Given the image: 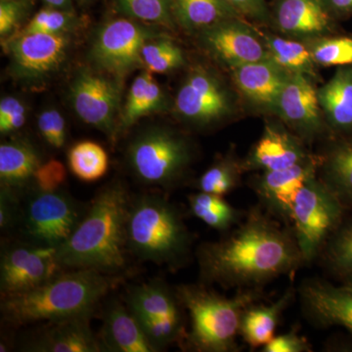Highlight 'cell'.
Wrapping results in <instances>:
<instances>
[{
  "label": "cell",
  "mask_w": 352,
  "mask_h": 352,
  "mask_svg": "<svg viewBox=\"0 0 352 352\" xmlns=\"http://www.w3.org/2000/svg\"><path fill=\"white\" fill-rule=\"evenodd\" d=\"M198 261L205 283L241 289L293 274L307 263L295 234L258 208L223 239L201 245Z\"/></svg>",
  "instance_id": "cell-1"
},
{
  "label": "cell",
  "mask_w": 352,
  "mask_h": 352,
  "mask_svg": "<svg viewBox=\"0 0 352 352\" xmlns=\"http://www.w3.org/2000/svg\"><path fill=\"white\" fill-rule=\"evenodd\" d=\"M131 199L126 187L113 182L94 197L80 224L57 249L63 270H89L113 275L126 267V224Z\"/></svg>",
  "instance_id": "cell-2"
},
{
  "label": "cell",
  "mask_w": 352,
  "mask_h": 352,
  "mask_svg": "<svg viewBox=\"0 0 352 352\" xmlns=\"http://www.w3.org/2000/svg\"><path fill=\"white\" fill-rule=\"evenodd\" d=\"M117 284L113 275L89 270H62L36 288L2 296V320L13 327L92 315Z\"/></svg>",
  "instance_id": "cell-3"
},
{
  "label": "cell",
  "mask_w": 352,
  "mask_h": 352,
  "mask_svg": "<svg viewBox=\"0 0 352 352\" xmlns=\"http://www.w3.org/2000/svg\"><path fill=\"white\" fill-rule=\"evenodd\" d=\"M126 243L141 261L176 266L188 256L191 235L173 204L157 194H143L131 200Z\"/></svg>",
  "instance_id": "cell-4"
},
{
  "label": "cell",
  "mask_w": 352,
  "mask_h": 352,
  "mask_svg": "<svg viewBox=\"0 0 352 352\" xmlns=\"http://www.w3.org/2000/svg\"><path fill=\"white\" fill-rule=\"evenodd\" d=\"M175 292L189 314L191 329L185 340L192 351H238L241 320L245 310L258 298L256 289H241L233 298L198 285H180Z\"/></svg>",
  "instance_id": "cell-5"
},
{
  "label": "cell",
  "mask_w": 352,
  "mask_h": 352,
  "mask_svg": "<svg viewBox=\"0 0 352 352\" xmlns=\"http://www.w3.org/2000/svg\"><path fill=\"white\" fill-rule=\"evenodd\" d=\"M189 141L178 132L152 126L139 132L126 149V161L139 182L151 188L168 189L182 179L191 164Z\"/></svg>",
  "instance_id": "cell-6"
},
{
  "label": "cell",
  "mask_w": 352,
  "mask_h": 352,
  "mask_svg": "<svg viewBox=\"0 0 352 352\" xmlns=\"http://www.w3.org/2000/svg\"><path fill=\"white\" fill-rule=\"evenodd\" d=\"M342 203L325 183L310 178L292 204L289 222L305 261H312L339 224Z\"/></svg>",
  "instance_id": "cell-7"
},
{
  "label": "cell",
  "mask_w": 352,
  "mask_h": 352,
  "mask_svg": "<svg viewBox=\"0 0 352 352\" xmlns=\"http://www.w3.org/2000/svg\"><path fill=\"white\" fill-rule=\"evenodd\" d=\"M126 303L157 351L186 339L182 302L163 281L153 280L133 287Z\"/></svg>",
  "instance_id": "cell-8"
},
{
  "label": "cell",
  "mask_w": 352,
  "mask_h": 352,
  "mask_svg": "<svg viewBox=\"0 0 352 352\" xmlns=\"http://www.w3.org/2000/svg\"><path fill=\"white\" fill-rule=\"evenodd\" d=\"M160 36L146 23L131 18L108 20L97 30L89 57L99 72L122 80L135 69L144 67L141 51L150 39Z\"/></svg>",
  "instance_id": "cell-9"
},
{
  "label": "cell",
  "mask_w": 352,
  "mask_h": 352,
  "mask_svg": "<svg viewBox=\"0 0 352 352\" xmlns=\"http://www.w3.org/2000/svg\"><path fill=\"white\" fill-rule=\"evenodd\" d=\"M69 34L25 32L6 39L14 78L29 85L43 83L62 68L68 58Z\"/></svg>",
  "instance_id": "cell-10"
},
{
  "label": "cell",
  "mask_w": 352,
  "mask_h": 352,
  "mask_svg": "<svg viewBox=\"0 0 352 352\" xmlns=\"http://www.w3.org/2000/svg\"><path fill=\"white\" fill-rule=\"evenodd\" d=\"M122 80L82 69L69 85V98L78 117L115 140L122 100Z\"/></svg>",
  "instance_id": "cell-11"
},
{
  "label": "cell",
  "mask_w": 352,
  "mask_h": 352,
  "mask_svg": "<svg viewBox=\"0 0 352 352\" xmlns=\"http://www.w3.org/2000/svg\"><path fill=\"white\" fill-rule=\"evenodd\" d=\"M36 192L25 208V232L32 244L58 249L71 237L85 212L60 190Z\"/></svg>",
  "instance_id": "cell-12"
},
{
  "label": "cell",
  "mask_w": 352,
  "mask_h": 352,
  "mask_svg": "<svg viewBox=\"0 0 352 352\" xmlns=\"http://www.w3.org/2000/svg\"><path fill=\"white\" fill-rule=\"evenodd\" d=\"M175 112L185 122L208 126L226 119L232 112L228 90L210 69L195 67L189 72L176 94Z\"/></svg>",
  "instance_id": "cell-13"
},
{
  "label": "cell",
  "mask_w": 352,
  "mask_h": 352,
  "mask_svg": "<svg viewBox=\"0 0 352 352\" xmlns=\"http://www.w3.org/2000/svg\"><path fill=\"white\" fill-rule=\"evenodd\" d=\"M56 254L54 248L36 244L3 248L0 261L1 296L36 288L65 270L58 263Z\"/></svg>",
  "instance_id": "cell-14"
},
{
  "label": "cell",
  "mask_w": 352,
  "mask_h": 352,
  "mask_svg": "<svg viewBox=\"0 0 352 352\" xmlns=\"http://www.w3.org/2000/svg\"><path fill=\"white\" fill-rule=\"evenodd\" d=\"M201 41L210 54L230 68L270 59L265 43L250 28L235 19L201 32Z\"/></svg>",
  "instance_id": "cell-15"
},
{
  "label": "cell",
  "mask_w": 352,
  "mask_h": 352,
  "mask_svg": "<svg viewBox=\"0 0 352 352\" xmlns=\"http://www.w3.org/2000/svg\"><path fill=\"white\" fill-rule=\"evenodd\" d=\"M321 160L310 155L300 163L279 170L264 171L254 189L264 207L278 219L289 221L292 204L298 190L316 176Z\"/></svg>",
  "instance_id": "cell-16"
},
{
  "label": "cell",
  "mask_w": 352,
  "mask_h": 352,
  "mask_svg": "<svg viewBox=\"0 0 352 352\" xmlns=\"http://www.w3.org/2000/svg\"><path fill=\"white\" fill-rule=\"evenodd\" d=\"M320 109L318 91L308 76L289 73L275 107L280 117L302 136L311 138L322 129Z\"/></svg>",
  "instance_id": "cell-17"
},
{
  "label": "cell",
  "mask_w": 352,
  "mask_h": 352,
  "mask_svg": "<svg viewBox=\"0 0 352 352\" xmlns=\"http://www.w3.org/2000/svg\"><path fill=\"white\" fill-rule=\"evenodd\" d=\"M91 315L45 322L34 337L24 344L25 351L100 352V340L90 328Z\"/></svg>",
  "instance_id": "cell-18"
},
{
  "label": "cell",
  "mask_w": 352,
  "mask_h": 352,
  "mask_svg": "<svg viewBox=\"0 0 352 352\" xmlns=\"http://www.w3.org/2000/svg\"><path fill=\"white\" fill-rule=\"evenodd\" d=\"M300 295L312 320L319 325L340 326L352 333V286L309 281L303 285Z\"/></svg>",
  "instance_id": "cell-19"
},
{
  "label": "cell",
  "mask_w": 352,
  "mask_h": 352,
  "mask_svg": "<svg viewBox=\"0 0 352 352\" xmlns=\"http://www.w3.org/2000/svg\"><path fill=\"white\" fill-rule=\"evenodd\" d=\"M234 83L245 98L259 107L275 110L289 76L270 59L234 67Z\"/></svg>",
  "instance_id": "cell-20"
},
{
  "label": "cell",
  "mask_w": 352,
  "mask_h": 352,
  "mask_svg": "<svg viewBox=\"0 0 352 352\" xmlns=\"http://www.w3.org/2000/svg\"><path fill=\"white\" fill-rule=\"evenodd\" d=\"M99 340L104 351L157 352L126 303L118 300L106 307Z\"/></svg>",
  "instance_id": "cell-21"
},
{
  "label": "cell",
  "mask_w": 352,
  "mask_h": 352,
  "mask_svg": "<svg viewBox=\"0 0 352 352\" xmlns=\"http://www.w3.org/2000/svg\"><path fill=\"white\" fill-rule=\"evenodd\" d=\"M309 156L295 136L277 127L266 126L242 166L244 170H279L295 166Z\"/></svg>",
  "instance_id": "cell-22"
},
{
  "label": "cell",
  "mask_w": 352,
  "mask_h": 352,
  "mask_svg": "<svg viewBox=\"0 0 352 352\" xmlns=\"http://www.w3.org/2000/svg\"><path fill=\"white\" fill-rule=\"evenodd\" d=\"M41 155L25 139H12L0 145V182L1 188L16 193L34 180L41 166Z\"/></svg>",
  "instance_id": "cell-23"
},
{
  "label": "cell",
  "mask_w": 352,
  "mask_h": 352,
  "mask_svg": "<svg viewBox=\"0 0 352 352\" xmlns=\"http://www.w3.org/2000/svg\"><path fill=\"white\" fill-rule=\"evenodd\" d=\"M168 106L164 90L150 72H143L132 82L126 103L120 111L118 135L131 129L141 118L164 112Z\"/></svg>",
  "instance_id": "cell-24"
},
{
  "label": "cell",
  "mask_w": 352,
  "mask_h": 352,
  "mask_svg": "<svg viewBox=\"0 0 352 352\" xmlns=\"http://www.w3.org/2000/svg\"><path fill=\"white\" fill-rule=\"evenodd\" d=\"M276 18L281 31L296 36H317L330 25V17L320 0H283Z\"/></svg>",
  "instance_id": "cell-25"
},
{
  "label": "cell",
  "mask_w": 352,
  "mask_h": 352,
  "mask_svg": "<svg viewBox=\"0 0 352 352\" xmlns=\"http://www.w3.org/2000/svg\"><path fill=\"white\" fill-rule=\"evenodd\" d=\"M294 291L289 289L279 300L270 305H250L243 314L240 335L250 346L264 347L275 337L278 321L293 300Z\"/></svg>",
  "instance_id": "cell-26"
},
{
  "label": "cell",
  "mask_w": 352,
  "mask_h": 352,
  "mask_svg": "<svg viewBox=\"0 0 352 352\" xmlns=\"http://www.w3.org/2000/svg\"><path fill=\"white\" fill-rule=\"evenodd\" d=\"M175 22L188 31H205L239 14L224 0H170Z\"/></svg>",
  "instance_id": "cell-27"
},
{
  "label": "cell",
  "mask_w": 352,
  "mask_h": 352,
  "mask_svg": "<svg viewBox=\"0 0 352 352\" xmlns=\"http://www.w3.org/2000/svg\"><path fill=\"white\" fill-rule=\"evenodd\" d=\"M318 91L319 103L333 126H352V68L339 69Z\"/></svg>",
  "instance_id": "cell-28"
},
{
  "label": "cell",
  "mask_w": 352,
  "mask_h": 352,
  "mask_svg": "<svg viewBox=\"0 0 352 352\" xmlns=\"http://www.w3.org/2000/svg\"><path fill=\"white\" fill-rule=\"evenodd\" d=\"M326 186L342 203L352 200V142L336 146L323 166Z\"/></svg>",
  "instance_id": "cell-29"
},
{
  "label": "cell",
  "mask_w": 352,
  "mask_h": 352,
  "mask_svg": "<svg viewBox=\"0 0 352 352\" xmlns=\"http://www.w3.org/2000/svg\"><path fill=\"white\" fill-rule=\"evenodd\" d=\"M188 201L194 217L217 230H229L239 221V212L222 196L200 191L190 195Z\"/></svg>",
  "instance_id": "cell-30"
},
{
  "label": "cell",
  "mask_w": 352,
  "mask_h": 352,
  "mask_svg": "<svg viewBox=\"0 0 352 352\" xmlns=\"http://www.w3.org/2000/svg\"><path fill=\"white\" fill-rule=\"evenodd\" d=\"M264 43L271 61L285 71L307 76L314 74L316 63L312 57L311 50L305 44L280 36H267Z\"/></svg>",
  "instance_id": "cell-31"
},
{
  "label": "cell",
  "mask_w": 352,
  "mask_h": 352,
  "mask_svg": "<svg viewBox=\"0 0 352 352\" xmlns=\"http://www.w3.org/2000/svg\"><path fill=\"white\" fill-rule=\"evenodd\" d=\"M68 159L72 173L82 182H96L108 170L107 153L92 141H82L74 145L69 151Z\"/></svg>",
  "instance_id": "cell-32"
},
{
  "label": "cell",
  "mask_w": 352,
  "mask_h": 352,
  "mask_svg": "<svg viewBox=\"0 0 352 352\" xmlns=\"http://www.w3.org/2000/svg\"><path fill=\"white\" fill-rule=\"evenodd\" d=\"M113 6L124 17L149 25L173 29L175 25L170 0H112Z\"/></svg>",
  "instance_id": "cell-33"
},
{
  "label": "cell",
  "mask_w": 352,
  "mask_h": 352,
  "mask_svg": "<svg viewBox=\"0 0 352 352\" xmlns=\"http://www.w3.org/2000/svg\"><path fill=\"white\" fill-rule=\"evenodd\" d=\"M146 71L166 74L182 68L185 64L184 53L177 44L160 36L150 39L141 51Z\"/></svg>",
  "instance_id": "cell-34"
},
{
  "label": "cell",
  "mask_w": 352,
  "mask_h": 352,
  "mask_svg": "<svg viewBox=\"0 0 352 352\" xmlns=\"http://www.w3.org/2000/svg\"><path fill=\"white\" fill-rule=\"evenodd\" d=\"M243 166L232 157H226L212 164L197 183L199 191L223 197L239 184Z\"/></svg>",
  "instance_id": "cell-35"
},
{
  "label": "cell",
  "mask_w": 352,
  "mask_h": 352,
  "mask_svg": "<svg viewBox=\"0 0 352 352\" xmlns=\"http://www.w3.org/2000/svg\"><path fill=\"white\" fill-rule=\"evenodd\" d=\"M80 25L75 11L46 6L36 13L22 30L25 32H43L51 34H68Z\"/></svg>",
  "instance_id": "cell-36"
},
{
  "label": "cell",
  "mask_w": 352,
  "mask_h": 352,
  "mask_svg": "<svg viewBox=\"0 0 352 352\" xmlns=\"http://www.w3.org/2000/svg\"><path fill=\"white\" fill-rule=\"evenodd\" d=\"M311 53L315 63L322 66H351L352 38L342 36L322 39L314 44Z\"/></svg>",
  "instance_id": "cell-37"
},
{
  "label": "cell",
  "mask_w": 352,
  "mask_h": 352,
  "mask_svg": "<svg viewBox=\"0 0 352 352\" xmlns=\"http://www.w3.org/2000/svg\"><path fill=\"white\" fill-rule=\"evenodd\" d=\"M327 258L336 272L344 276H351L352 222L333 236L328 244Z\"/></svg>",
  "instance_id": "cell-38"
},
{
  "label": "cell",
  "mask_w": 352,
  "mask_h": 352,
  "mask_svg": "<svg viewBox=\"0 0 352 352\" xmlns=\"http://www.w3.org/2000/svg\"><path fill=\"white\" fill-rule=\"evenodd\" d=\"M38 131L48 145L55 149H61L66 142V122L62 113L56 109H47L39 113Z\"/></svg>",
  "instance_id": "cell-39"
},
{
  "label": "cell",
  "mask_w": 352,
  "mask_h": 352,
  "mask_svg": "<svg viewBox=\"0 0 352 352\" xmlns=\"http://www.w3.org/2000/svg\"><path fill=\"white\" fill-rule=\"evenodd\" d=\"M31 0H0V36L8 38L31 10Z\"/></svg>",
  "instance_id": "cell-40"
},
{
  "label": "cell",
  "mask_w": 352,
  "mask_h": 352,
  "mask_svg": "<svg viewBox=\"0 0 352 352\" xmlns=\"http://www.w3.org/2000/svg\"><path fill=\"white\" fill-rule=\"evenodd\" d=\"M67 170L63 164L57 160H50L38 166L34 173V182L36 191L54 192L66 182Z\"/></svg>",
  "instance_id": "cell-41"
},
{
  "label": "cell",
  "mask_w": 352,
  "mask_h": 352,
  "mask_svg": "<svg viewBox=\"0 0 352 352\" xmlns=\"http://www.w3.org/2000/svg\"><path fill=\"white\" fill-rule=\"evenodd\" d=\"M27 110L15 97H4L0 101V132L2 135L14 133L25 126Z\"/></svg>",
  "instance_id": "cell-42"
},
{
  "label": "cell",
  "mask_w": 352,
  "mask_h": 352,
  "mask_svg": "<svg viewBox=\"0 0 352 352\" xmlns=\"http://www.w3.org/2000/svg\"><path fill=\"white\" fill-rule=\"evenodd\" d=\"M264 352H307L311 346L295 331L277 336L263 347Z\"/></svg>",
  "instance_id": "cell-43"
},
{
  "label": "cell",
  "mask_w": 352,
  "mask_h": 352,
  "mask_svg": "<svg viewBox=\"0 0 352 352\" xmlns=\"http://www.w3.org/2000/svg\"><path fill=\"white\" fill-rule=\"evenodd\" d=\"M18 198L10 190L1 188L0 193V228L7 230L17 219Z\"/></svg>",
  "instance_id": "cell-44"
},
{
  "label": "cell",
  "mask_w": 352,
  "mask_h": 352,
  "mask_svg": "<svg viewBox=\"0 0 352 352\" xmlns=\"http://www.w3.org/2000/svg\"><path fill=\"white\" fill-rule=\"evenodd\" d=\"M241 15L259 21L267 18V7L264 0H224Z\"/></svg>",
  "instance_id": "cell-45"
},
{
  "label": "cell",
  "mask_w": 352,
  "mask_h": 352,
  "mask_svg": "<svg viewBox=\"0 0 352 352\" xmlns=\"http://www.w3.org/2000/svg\"><path fill=\"white\" fill-rule=\"evenodd\" d=\"M46 6L74 11L73 0H43Z\"/></svg>",
  "instance_id": "cell-46"
},
{
  "label": "cell",
  "mask_w": 352,
  "mask_h": 352,
  "mask_svg": "<svg viewBox=\"0 0 352 352\" xmlns=\"http://www.w3.org/2000/svg\"><path fill=\"white\" fill-rule=\"evenodd\" d=\"M330 1L337 10L342 11V12L352 11V0H330Z\"/></svg>",
  "instance_id": "cell-47"
},
{
  "label": "cell",
  "mask_w": 352,
  "mask_h": 352,
  "mask_svg": "<svg viewBox=\"0 0 352 352\" xmlns=\"http://www.w3.org/2000/svg\"><path fill=\"white\" fill-rule=\"evenodd\" d=\"M80 3H85V2L89 1V0H78Z\"/></svg>",
  "instance_id": "cell-48"
},
{
  "label": "cell",
  "mask_w": 352,
  "mask_h": 352,
  "mask_svg": "<svg viewBox=\"0 0 352 352\" xmlns=\"http://www.w3.org/2000/svg\"><path fill=\"white\" fill-rule=\"evenodd\" d=\"M349 279H351V284H349V286H352V275L351 276H349Z\"/></svg>",
  "instance_id": "cell-49"
}]
</instances>
